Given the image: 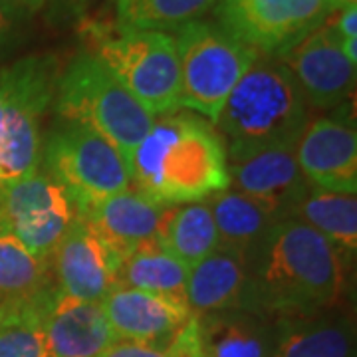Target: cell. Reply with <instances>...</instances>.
Segmentation results:
<instances>
[{
	"instance_id": "cell-20",
	"label": "cell",
	"mask_w": 357,
	"mask_h": 357,
	"mask_svg": "<svg viewBox=\"0 0 357 357\" xmlns=\"http://www.w3.org/2000/svg\"><path fill=\"white\" fill-rule=\"evenodd\" d=\"M185 296L192 314L248 310L250 272L246 260L217 248L213 255L189 268Z\"/></svg>"
},
{
	"instance_id": "cell-15",
	"label": "cell",
	"mask_w": 357,
	"mask_h": 357,
	"mask_svg": "<svg viewBox=\"0 0 357 357\" xmlns=\"http://www.w3.org/2000/svg\"><path fill=\"white\" fill-rule=\"evenodd\" d=\"M102 306L117 342L159 347H165L192 316L185 302L123 286H114Z\"/></svg>"
},
{
	"instance_id": "cell-2",
	"label": "cell",
	"mask_w": 357,
	"mask_h": 357,
	"mask_svg": "<svg viewBox=\"0 0 357 357\" xmlns=\"http://www.w3.org/2000/svg\"><path fill=\"white\" fill-rule=\"evenodd\" d=\"M131 189L163 206L201 203L230 187L227 145L217 128L187 109L155 117L128 159Z\"/></svg>"
},
{
	"instance_id": "cell-35",
	"label": "cell",
	"mask_w": 357,
	"mask_h": 357,
	"mask_svg": "<svg viewBox=\"0 0 357 357\" xmlns=\"http://www.w3.org/2000/svg\"><path fill=\"white\" fill-rule=\"evenodd\" d=\"M0 183H2V181H0Z\"/></svg>"
},
{
	"instance_id": "cell-25",
	"label": "cell",
	"mask_w": 357,
	"mask_h": 357,
	"mask_svg": "<svg viewBox=\"0 0 357 357\" xmlns=\"http://www.w3.org/2000/svg\"><path fill=\"white\" fill-rule=\"evenodd\" d=\"M40 296L0 302V357H56L44 328Z\"/></svg>"
},
{
	"instance_id": "cell-18",
	"label": "cell",
	"mask_w": 357,
	"mask_h": 357,
	"mask_svg": "<svg viewBox=\"0 0 357 357\" xmlns=\"http://www.w3.org/2000/svg\"><path fill=\"white\" fill-rule=\"evenodd\" d=\"M195 357H272L276 318L250 310L192 314Z\"/></svg>"
},
{
	"instance_id": "cell-16",
	"label": "cell",
	"mask_w": 357,
	"mask_h": 357,
	"mask_svg": "<svg viewBox=\"0 0 357 357\" xmlns=\"http://www.w3.org/2000/svg\"><path fill=\"white\" fill-rule=\"evenodd\" d=\"M40 310L56 357H102L117 342L102 302L72 298L52 284L40 296Z\"/></svg>"
},
{
	"instance_id": "cell-6",
	"label": "cell",
	"mask_w": 357,
	"mask_h": 357,
	"mask_svg": "<svg viewBox=\"0 0 357 357\" xmlns=\"http://www.w3.org/2000/svg\"><path fill=\"white\" fill-rule=\"evenodd\" d=\"M173 38L181 76L178 109L201 115L215 126L232 88L260 56L217 22L192 20L177 28Z\"/></svg>"
},
{
	"instance_id": "cell-14",
	"label": "cell",
	"mask_w": 357,
	"mask_h": 357,
	"mask_svg": "<svg viewBox=\"0 0 357 357\" xmlns=\"http://www.w3.org/2000/svg\"><path fill=\"white\" fill-rule=\"evenodd\" d=\"M296 145L264 147L229 157V178L234 191L266 204L280 218H288L310 183L302 175Z\"/></svg>"
},
{
	"instance_id": "cell-24",
	"label": "cell",
	"mask_w": 357,
	"mask_h": 357,
	"mask_svg": "<svg viewBox=\"0 0 357 357\" xmlns=\"http://www.w3.org/2000/svg\"><path fill=\"white\" fill-rule=\"evenodd\" d=\"M187 276L189 268L181 260L169 255L161 244H149L119 262L115 286L161 294L187 304Z\"/></svg>"
},
{
	"instance_id": "cell-28",
	"label": "cell",
	"mask_w": 357,
	"mask_h": 357,
	"mask_svg": "<svg viewBox=\"0 0 357 357\" xmlns=\"http://www.w3.org/2000/svg\"><path fill=\"white\" fill-rule=\"evenodd\" d=\"M102 357H175L165 347L149 344H135V342H115L109 345Z\"/></svg>"
},
{
	"instance_id": "cell-17",
	"label": "cell",
	"mask_w": 357,
	"mask_h": 357,
	"mask_svg": "<svg viewBox=\"0 0 357 357\" xmlns=\"http://www.w3.org/2000/svg\"><path fill=\"white\" fill-rule=\"evenodd\" d=\"M165 215L167 206L149 201L131 187L79 213V217L88 218L98 230L117 262L143 246L161 244Z\"/></svg>"
},
{
	"instance_id": "cell-9",
	"label": "cell",
	"mask_w": 357,
	"mask_h": 357,
	"mask_svg": "<svg viewBox=\"0 0 357 357\" xmlns=\"http://www.w3.org/2000/svg\"><path fill=\"white\" fill-rule=\"evenodd\" d=\"M76 215L70 192L42 165L24 177L0 183V230L14 234L42 262L50 264Z\"/></svg>"
},
{
	"instance_id": "cell-21",
	"label": "cell",
	"mask_w": 357,
	"mask_h": 357,
	"mask_svg": "<svg viewBox=\"0 0 357 357\" xmlns=\"http://www.w3.org/2000/svg\"><path fill=\"white\" fill-rule=\"evenodd\" d=\"M217 227L218 248L248 260L264 243L272 227L282 220L266 204L258 203L243 192L227 189L208 201Z\"/></svg>"
},
{
	"instance_id": "cell-8",
	"label": "cell",
	"mask_w": 357,
	"mask_h": 357,
	"mask_svg": "<svg viewBox=\"0 0 357 357\" xmlns=\"http://www.w3.org/2000/svg\"><path fill=\"white\" fill-rule=\"evenodd\" d=\"M42 161L70 192L77 215L131 187L126 155L100 131L76 121H60L52 129L42 143Z\"/></svg>"
},
{
	"instance_id": "cell-4",
	"label": "cell",
	"mask_w": 357,
	"mask_h": 357,
	"mask_svg": "<svg viewBox=\"0 0 357 357\" xmlns=\"http://www.w3.org/2000/svg\"><path fill=\"white\" fill-rule=\"evenodd\" d=\"M56 114L100 131L126 155L147 135L155 121L129 89L93 52H82L60 72L56 86Z\"/></svg>"
},
{
	"instance_id": "cell-23",
	"label": "cell",
	"mask_w": 357,
	"mask_h": 357,
	"mask_svg": "<svg viewBox=\"0 0 357 357\" xmlns=\"http://www.w3.org/2000/svg\"><path fill=\"white\" fill-rule=\"evenodd\" d=\"M159 243L187 268L213 255L218 248V234L208 203L167 206Z\"/></svg>"
},
{
	"instance_id": "cell-30",
	"label": "cell",
	"mask_w": 357,
	"mask_h": 357,
	"mask_svg": "<svg viewBox=\"0 0 357 357\" xmlns=\"http://www.w3.org/2000/svg\"><path fill=\"white\" fill-rule=\"evenodd\" d=\"M20 14H16L14 10H10L8 6H4L0 2V46L6 44V40L13 36L14 32V22Z\"/></svg>"
},
{
	"instance_id": "cell-22",
	"label": "cell",
	"mask_w": 357,
	"mask_h": 357,
	"mask_svg": "<svg viewBox=\"0 0 357 357\" xmlns=\"http://www.w3.org/2000/svg\"><path fill=\"white\" fill-rule=\"evenodd\" d=\"M288 217L306 222L347 258L357 250V195L310 185Z\"/></svg>"
},
{
	"instance_id": "cell-5",
	"label": "cell",
	"mask_w": 357,
	"mask_h": 357,
	"mask_svg": "<svg viewBox=\"0 0 357 357\" xmlns=\"http://www.w3.org/2000/svg\"><path fill=\"white\" fill-rule=\"evenodd\" d=\"M60 77L54 56H26L0 70L2 133L0 181H14L36 171L42 161V117L48 112Z\"/></svg>"
},
{
	"instance_id": "cell-27",
	"label": "cell",
	"mask_w": 357,
	"mask_h": 357,
	"mask_svg": "<svg viewBox=\"0 0 357 357\" xmlns=\"http://www.w3.org/2000/svg\"><path fill=\"white\" fill-rule=\"evenodd\" d=\"M217 0H115L119 30L167 32L199 20Z\"/></svg>"
},
{
	"instance_id": "cell-34",
	"label": "cell",
	"mask_w": 357,
	"mask_h": 357,
	"mask_svg": "<svg viewBox=\"0 0 357 357\" xmlns=\"http://www.w3.org/2000/svg\"><path fill=\"white\" fill-rule=\"evenodd\" d=\"M74 2H86V0H74Z\"/></svg>"
},
{
	"instance_id": "cell-10",
	"label": "cell",
	"mask_w": 357,
	"mask_h": 357,
	"mask_svg": "<svg viewBox=\"0 0 357 357\" xmlns=\"http://www.w3.org/2000/svg\"><path fill=\"white\" fill-rule=\"evenodd\" d=\"M217 24L266 58H278L333 13L332 0H217Z\"/></svg>"
},
{
	"instance_id": "cell-11",
	"label": "cell",
	"mask_w": 357,
	"mask_h": 357,
	"mask_svg": "<svg viewBox=\"0 0 357 357\" xmlns=\"http://www.w3.org/2000/svg\"><path fill=\"white\" fill-rule=\"evenodd\" d=\"M278 60L290 70L307 105L337 109L354 98L356 66L344 56L340 34L332 22L326 20L278 56Z\"/></svg>"
},
{
	"instance_id": "cell-12",
	"label": "cell",
	"mask_w": 357,
	"mask_h": 357,
	"mask_svg": "<svg viewBox=\"0 0 357 357\" xmlns=\"http://www.w3.org/2000/svg\"><path fill=\"white\" fill-rule=\"evenodd\" d=\"M117 258L88 218L72 220L50 258L56 288L72 298L102 302L115 286Z\"/></svg>"
},
{
	"instance_id": "cell-1",
	"label": "cell",
	"mask_w": 357,
	"mask_h": 357,
	"mask_svg": "<svg viewBox=\"0 0 357 357\" xmlns=\"http://www.w3.org/2000/svg\"><path fill=\"white\" fill-rule=\"evenodd\" d=\"M246 264L248 310L270 318L333 310L347 286V256L292 217L272 227Z\"/></svg>"
},
{
	"instance_id": "cell-7",
	"label": "cell",
	"mask_w": 357,
	"mask_h": 357,
	"mask_svg": "<svg viewBox=\"0 0 357 357\" xmlns=\"http://www.w3.org/2000/svg\"><path fill=\"white\" fill-rule=\"evenodd\" d=\"M96 56L151 115L178 109L181 76L175 38L149 30L91 28Z\"/></svg>"
},
{
	"instance_id": "cell-26",
	"label": "cell",
	"mask_w": 357,
	"mask_h": 357,
	"mask_svg": "<svg viewBox=\"0 0 357 357\" xmlns=\"http://www.w3.org/2000/svg\"><path fill=\"white\" fill-rule=\"evenodd\" d=\"M50 264L32 255L14 234L0 230V302L30 300L52 286Z\"/></svg>"
},
{
	"instance_id": "cell-32",
	"label": "cell",
	"mask_w": 357,
	"mask_h": 357,
	"mask_svg": "<svg viewBox=\"0 0 357 357\" xmlns=\"http://www.w3.org/2000/svg\"><path fill=\"white\" fill-rule=\"evenodd\" d=\"M351 2H356V0H332V6H333V10H342L344 6L351 4Z\"/></svg>"
},
{
	"instance_id": "cell-13",
	"label": "cell",
	"mask_w": 357,
	"mask_h": 357,
	"mask_svg": "<svg viewBox=\"0 0 357 357\" xmlns=\"http://www.w3.org/2000/svg\"><path fill=\"white\" fill-rule=\"evenodd\" d=\"M296 159L310 185L335 192H357V131L345 117L307 121L296 141Z\"/></svg>"
},
{
	"instance_id": "cell-33",
	"label": "cell",
	"mask_w": 357,
	"mask_h": 357,
	"mask_svg": "<svg viewBox=\"0 0 357 357\" xmlns=\"http://www.w3.org/2000/svg\"><path fill=\"white\" fill-rule=\"evenodd\" d=\"M0 133H2V89H0Z\"/></svg>"
},
{
	"instance_id": "cell-29",
	"label": "cell",
	"mask_w": 357,
	"mask_h": 357,
	"mask_svg": "<svg viewBox=\"0 0 357 357\" xmlns=\"http://www.w3.org/2000/svg\"><path fill=\"white\" fill-rule=\"evenodd\" d=\"M332 24L340 38H357V2L344 6Z\"/></svg>"
},
{
	"instance_id": "cell-19",
	"label": "cell",
	"mask_w": 357,
	"mask_h": 357,
	"mask_svg": "<svg viewBox=\"0 0 357 357\" xmlns=\"http://www.w3.org/2000/svg\"><path fill=\"white\" fill-rule=\"evenodd\" d=\"M276 326L272 357H356L354 324L335 310L282 316Z\"/></svg>"
},
{
	"instance_id": "cell-3",
	"label": "cell",
	"mask_w": 357,
	"mask_h": 357,
	"mask_svg": "<svg viewBox=\"0 0 357 357\" xmlns=\"http://www.w3.org/2000/svg\"><path fill=\"white\" fill-rule=\"evenodd\" d=\"M307 102L278 58L260 56L232 88L215 128L227 155L296 145L306 129Z\"/></svg>"
},
{
	"instance_id": "cell-31",
	"label": "cell",
	"mask_w": 357,
	"mask_h": 357,
	"mask_svg": "<svg viewBox=\"0 0 357 357\" xmlns=\"http://www.w3.org/2000/svg\"><path fill=\"white\" fill-rule=\"evenodd\" d=\"M4 6H8L10 10L16 14H26V13H36L44 6L46 0H0Z\"/></svg>"
}]
</instances>
